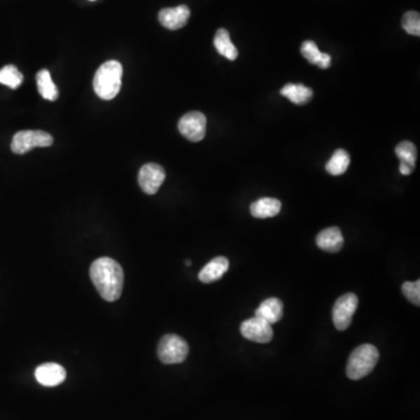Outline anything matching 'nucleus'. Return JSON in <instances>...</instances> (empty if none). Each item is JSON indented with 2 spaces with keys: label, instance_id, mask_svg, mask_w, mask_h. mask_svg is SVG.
Returning <instances> with one entry per match:
<instances>
[{
  "label": "nucleus",
  "instance_id": "obj_6",
  "mask_svg": "<svg viewBox=\"0 0 420 420\" xmlns=\"http://www.w3.org/2000/svg\"><path fill=\"white\" fill-rule=\"evenodd\" d=\"M358 306L356 294L346 293L336 300L332 308V322L336 329L346 330L353 321V316Z\"/></svg>",
  "mask_w": 420,
  "mask_h": 420
},
{
  "label": "nucleus",
  "instance_id": "obj_16",
  "mask_svg": "<svg viewBox=\"0 0 420 420\" xmlns=\"http://www.w3.org/2000/svg\"><path fill=\"white\" fill-rule=\"evenodd\" d=\"M281 210V202L273 197H262L250 206V213L255 218L274 217Z\"/></svg>",
  "mask_w": 420,
  "mask_h": 420
},
{
  "label": "nucleus",
  "instance_id": "obj_20",
  "mask_svg": "<svg viewBox=\"0 0 420 420\" xmlns=\"http://www.w3.org/2000/svg\"><path fill=\"white\" fill-rule=\"evenodd\" d=\"M350 155L346 150L339 148L332 154V158L329 159L328 162L326 164V171L328 172L329 174L337 176L346 173V169L349 167Z\"/></svg>",
  "mask_w": 420,
  "mask_h": 420
},
{
  "label": "nucleus",
  "instance_id": "obj_21",
  "mask_svg": "<svg viewBox=\"0 0 420 420\" xmlns=\"http://www.w3.org/2000/svg\"><path fill=\"white\" fill-rule=\"evenodd\" d=\"M24 75L13 64H7L0 69V84H4L10 89H18L22 84Z\"/></svg>",
  "mask_w": 420,
  "mask_h": 420
},
{
  "label": "nucleus",
  "instance_id": "obj_11",
  "mask_svg": "<svg viewBox=\"0 0 420 420\" xmlns=\"http://www.w3.org/2000/svg\"><path fill=\"white\" fill-rule=\"evenodd\" d=\"M66 377V369L57 363H43L35 370V378L43 386H56L64 382Z\"/></svg>",
  "mask_w": 420,
  "mask_h": 420
},
{
  "label": "nucleus",
  "instance_id": "obj_18",
  "mask_svg": "<svg viewBox=\"0 0 420 420\" xmlns=\"http://www.w3.org/2000/svg\"><path fill=\"white\" fill-rule=\"evenodd\" d=\"M214 46L220 55L227 57L230 61H234L238 57V50L231 41L230 34L227 29L220 28L214 38Z\"/></svg>",
  "mask_w": 420,
  "mask_h": 420
},
{
  "label": "nucleus",
  "instance_id": "obj_1",
  "mask_svg": "<svg viewBox=\"0 0 420 420\" xmlns=\"http://www.w3.org/2000/svg\"><path fill=\"white\" fill-rule=\"evenodd\" d=\"M90 278L104 300L112 302L122 295L124 271L115 259L108 257L96 259L90 266Z\"/></svg>",
  "mask_w": 420,
  "mask_h": 420
},
{
  "label": "nucleus",
  "instance_id": "obj_17",
  "mask_svg": "<svg viewBox=\"0 0 420 420\" xmlns=\"http://www.w3.org/2000/svg\"><path fill=\"white\" fill-rule=\"evenodd\" d=\"M280 94L288 98L292 103L304 105L311 101L313 97V90L304 84L288 83L280 90Z\"/></svg>",
  "mask_w": 420,
  "mask_h": 420
},
{
  "label": "nucleus",
  "instance_id": "obj_24",
  "mask_svg": "<svg viewBox=\"0 0 420 420\" xmlns=\"http://www.w3.org/2000/svg\"><path fill=\"white\" fill-rule=\"evenodd\" d=\"M402 294L413 304H420V281H405L402 286Z\"/></svg>",
  "mask_w": 420,
  "mask_h": 420
},
{
  "label": "nucleus",
  "instance_id": "obj_26",
  "mask_svg": "<svg viewBox=\"0 0 420 420\" xmlns=\"http://www.w3.org/2000/svg\"><path fill=\"white\" fill-rule=\"evenodd\" d=\"M186 265H187V266L192 265V262H190V260H186Z\"/></svg>",
  "mask_w": 420,
  "mask_h": 420
},
{
  "label": "nucleus",
  "instance_id": "obj_7",
  "mask_svg": "<svg viewBox=\"0 0 420 420\" xmlns=\"http://www.w3.org/2000/svg\"><path fill=\"white\" fill-rule=\"evenodd\" d=\"M206 118L202 112L192 111L186 113L178 122V131L182 136L197 143L206 136Z\"/></svg>",
  "mask_w": 420,
  "mask_h": 420
},
{
  "label": "nucleus",
  "instance_id": "obj_8",
  "mask_svg": "<svg viewBox=\"0 0 420 420\" xmlns=\"http://www.w3.org/2000/svg\"><path fill=\"white\" fill-rule=\"evenodd\" d=\"M164 178L166 173L164 168L161 167L160 164L150 162L144 164L143 167L140 168L138 182L144 192L148 195H154L164 183Z\"/></svg>",
  "mask_w": 420,
  "mask_h": 420
},
{
  "label": "nucleus",
  "instance_id": "obj_3",
  "mask_svg": "<svg viewBox=\"0 0 420 420\" xmlns=\"http://www.w3.org/2000/svg\"><path fill=\"white\" fill-rule=\"evenodd\" d=\"M378 360L379 353L376 346L368 343L360 344L350 354L346 363V376L354 381L365 377L374 370Z\"/></svg>",
  "mask_w": 420,
  "mask_h": 420
},
{
  "label": "nucleus",
  "instance_id": "obj_5",
  "mask_svg": "<svg viewBox=\"0 0 420 420\" xmlns=\"http://www.w3.org/2000/svg\"><path fill=\"white\" fill-rule=\"evenodd\" d=\"M54 139L49 133L40 130H26L15 133L10 144L14 153L24 154L34 147H48L52 145Z\"/></svg>",
  "mask_w": 420,
  "mask_h": 420
},
{
  "label": "nucleus",
  "instance_id": "obj_19",
  "mask_svg": "<svg viewBox=\"0 0 420 420\" xmlns=\"http://www.w3.org/2000/svg\"><path fill=\"white\" fill-rule=\"evenodd\" d=\"M38 90L42 97L47 101H56L59 98V89L52 82V76L47 69H42L36 74Z\"/></svg>",
  "mask_w": 420,
  "mask_h": 420
},
{
  "label": "nucleus",
  "instance_id": "obj_9",
  "mask_svg": "<svg viewBox=\"0 0 420 420\" xmlns=\"http://www.w3.org/2000/svg\"><path fill=\"white\" fill-rule=\"evenodd\" d=\"M241 334L245 339L253 342L267 343L273 337L272 325L264 321L262 318L253 316L241 322Z\"/></svg>",
  "mask_w": 420,
  "mask_h": 420
},
{
  "label": "nucleus",
  "instance_id": "obj_13",
  "mask_svg": "<svg viewBox=\"0 0 420 420\" xmlns=\"http://www.w3.org/2000/svg\"><path fill=\"white\" fill-rule=\"evenodd\" d=\"M342 232L337 227H327L316 236V245L326 252H339L343 246Z\"/></svg>",
  "mask_w": 420,
  "mask_h": 420
},
{
  "label": "nucleus",
  "instance_id": "obj_23",
  "mask_svg": "<svg viewBox=\"0 0 420 420\" xmlns=\"http://www.w3.org/2000/svg\"><path fill=\"white\" fill-rule=\"evenodd\" d=\"M301 54L311 64L318 66L322 57V52L318 50V46L313 41L302 42L300 49Z\"/></svg>",
  "mask_w": 420,
  "mask_h": 420
},
{
  "label": "nucleus",
  "instance_id": "obj_10",
  "mask_svg": "<svg viewBox=\"0 0 420 420\" xmlns=\"http://www.w3.org/2000/svg\"><path fill=\"white\" fill-rule=\"evenodd\" d=\"M190 17V10L186 5L176 7H167L158 14V19L164 27L171 31L185 27Z\"/></svg>",
  "mask_w": 420,
  "mask_h": 420
},
{
  "label": "nucleus",
  "instance_id": "obj_14",
  "mask_svg": "<svg viewBox=\"0 0 420 420\" xmlns=\"http://www.w3.org/2000/svg\"><path fill=\"white\" fill-rule=\"evenodd\" d=\"M283 314L284 304L281 300L278 298H269L259 304V307L255 309V316L273 325L281 320Z\"/></svg>",
  "mask_w": 420,
  "mask_h": 420
},
{
  "label": "nucleus",
  "instance_id": "obj_27",
  "mask_svg": "<svg viewBox=\"0 0 420 420\" xmlns=\"http://www.w3.org/2000/svg\"><path fill=\"white\" fill-rule=\"evenodd\" d=\"M91 1H94V0H91Z\"/></svg>",
  "mask_w": 420,
  "mask_h": 420
},
{
  "label": "nucleus",
  "instance_id": "obj_25",
  "mask_svg": "<svg viewBox=\"0 0 420 420\" xmlns=\"http://www.w3.org/2000/svg\"><path fill=\"white\" fill-rule=\"evenodd\" d=\"M330 63H332V57L327 52H322V57L320 59V62H318V66H320L321 69H327L330 66Z\"/></svg>",
  "mask_w": 420,
  "mask_h": 420
},
{
  "label": "nucleus",
  "instance_id": "obj_15",
  "mask_svg": "<svg viewBox=\"0 0 420 420\" xmlns=\"http://www.w3.org/2000/svg\"><path fill=\"white\" fill-rule=\"evenodd\" d=\"M229 270V260L225 257L211 259L199 273V279L204 284L214 283L220 280Z\"/></svg>",
  "mask_w": 420,
  "mask_h": 420
},
{
  "label": "nucleus",
  "instance_id": "obj_2",
  "mask_svg": "<svg viewBox=\"0 0 420 420\" xmlns=\"http://www.w3.org/2000/svg\"><path fill=\"white\" fill-rule=\"evenodd\" d=\"M122 68L117 61L103 63L94 77V90L98 97L110 101L118 94L122 87Z\"/></svg>",
  "mask_w": 420,
  "mask_h": 420
},
{
  "label": "nucleus",
  "instance_id": "obj_22",
  "mask_svg": "<svg viewBox=\"0 0 420 420\" xmlns=\"http://www.w3.org/2000/svg\"><path fill=\"white\" fill-rule=\"evenodd\" d=\"M402 27L411 35H420V15L418 12L410 10L402 15Z\"/></svg>",
  "mask_w": 420,
  "mask_h": 420
},
{
  "label": "nucleus",
  "instance_id": "obj_4",
  "mask_svg": "<svg viewBox=\"0 0 420 420\" xmlns=\"http://www.w3.org/2000/svg\"><path fill=\"white\" fill-rule=\"evenodd\" d=\"M189 353L188 343L181 336L167 334L162 336L158 346V357L164 364L182 363Z\"/></svg>",
  "mask_w": 420,
  "mask_h": 420
},
{
  "label": "nucleus",
  "instance_id": "obj_12",
  "mask_svg": "<svg viewBox=\"0 0 420 420\" xmlns=\"http://www.w3.org/2000/svg\"><path fill=\"white\" fill-rule=\"evenodd\" d=\"M395 153L400 161L399 172L402 175L411 174L416 167V145L411 141H402L396 146Z\"/></svg>",
  "mask_w": 420,
  "mask_h": 420
}]
</instances>
